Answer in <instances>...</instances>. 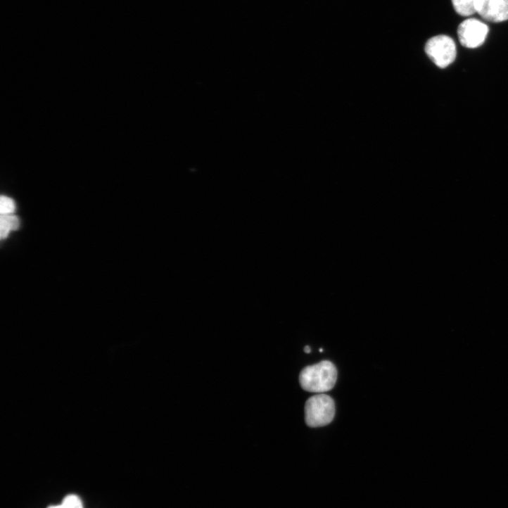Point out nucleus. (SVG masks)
<instances>
[{"label": "nucleus", "instance_id": "f257e3e1", "mask_svg": "<svg viewBox=\"0 0 508 508\" xmlns=\"http://www.w3.org/2000/svg\"><path fill=\"white\" fill-rule=\"evenodd\" d=\"M338 371L330 361L305 367L300 373L302 388L310 393H322L332 390L337 381Z\"/></svg>", "mask_w": 508, "mask_h": 508}, {"label": "nucleus", "instance_id": "f03ea898", "mask_svg": "<svg viewBox=\"0 0 508 508\" xmlns=\"http://www.w3.org/2000/svg\"><path fill=\"white\" fill-rule=\"evenodd\" d=\"M305 411V421L308 426L323 427L331 424L335 417V402L327 395H314L307 400Z\"/></svg>", "mask_w": 508, "mask_h": 508}, {"label": "nucleus", "instance_id": "7ed1b4c3", "mask_svg": "<svg viewBox=\"0 0 508 508\" xmlns=\"http://www.w3.org/2000/svg\"><path fill=\"white\" fill-rule=\"evenodd\" d=\"M425 52L433 63L440 68L448 67L455 61L457 56L454 41L445 35L430 39L426 44Z\"/></svg>", "mask_w": 508, "mask_h": 508}, {"label": "nucleus", "instance_id": "20e7f679", "mask_svg": "<svg viewBox=\"0 0 508 508\" xmlns=\"http://www.w3.org/2000/svg\"><path fill=\"white\" fill-rule=\"evenodd\" d=\"M488 33V26L476 19L464 21L457 30L462 46L471 49L481 46L485 42Z\"/></svg>", "mask_w": 508, "mask_h": 508}, {"label": "nucleus", "instance_id": "39448f33", "mask_svg": "<svg viewBox=\"0 0 508 508\" xmlns=\"http://www.w3.org/2000/svg\"><path fill=\"white\" fill-rule=\"evenodd\" d=\"M475 10L483 20L490 23L508 20V0H476Z\"/></svg>", "mask_w": 508, "mask_h": 508}, {"label": "nucleus", "instance_id": "423d86ee", "mask_svg": "<svg viewBox=\"0 0 508 508\" xmlns=\"http://www.w3.org/2000/svg\"><path fill=\"white\" fill-rule=\"evenodd\" d=\"M476 0H452L455 12L462 17H469L476 13Z\"/></svg>", "mask_w": 508, "mask_h": 508}, {"label": "nucleus", "instance_id": "0eeeda50", "mask_svg": "<svg viewBox=\"0 0 508 508\" xmlns=\"http://www.w3.org/2000/svg\"><path fill=\"white\" fill-rule=\"evenodd\" d=\"M48 508H84V506L81 498L72 494L66 496L61 504L52 505Z\"/></svg>", "mask_w": 508, "mask_h": 508}, {"label": "nucleus", "instance_id": "6e6552de", "mask_svg": "<svg viewBox=\"0 0 508 508\" xmlns=\"http://www.w3.org/2000/svg\"><path fill=\"white\" fill-rule=\"evenodd\" d=\"M16 205L15 201L5 196H2L0 198V212L1 215H11L15 212Z\"/></svg>", "mask_w": 508, "mask_h": 508}, {"label": "nucleus", "instance_id": "1a4fd4ad", "mask_svg": "<svg viewBox=\"0 0 508 508\" xmlns=\"http://www.w3.org/2000/svg\"><path fill=\"white\" fill-rule=\"evenodd\" d=\"M12 231L8 215H1L0 217V237L6 238Z\"/></svg>", "mask_w": 508, "mask_h": 508}, {"label": "nucleus", "instance_id": "9d476101", "mask_svg": "<svg viewBox=\"0 0 508 508\" xmlns=\"http://www.w3.org/2000/svg\"><path fill=\"white\" fill-rule=\"evenodd\" d=\"M10 224L11 225L12 230H17L20 226V221L19 218L13 215H8Z\"/></svg>", "mask_w": 508, "mask_h": 508}, {"label": "nucleus", "instance_id": "9b49d317", "mask_svg": "<svg viewBox=\"0 0 508 508\" xmlns=\"http://www.w3.org/2000/svg\"><path fill=\"white\" fill-rule=\"evenodd\" d=\"M305 352L307 354H310L311 353V348L310 346H306L305 348Z\"/></svg>", "mask_w": 508, "mask_h": 508}, {"label": "nucleus", "instance_id": "f8f14e48", "mask_svg": "<svg viewBox=\"0 0 508 508\" xmlns=\"http://www.w3.org/2000/svg\"><path fill=\"white\" fill-rule=\"evenodd\" d=\"M323 351H324L323 349H320L321 353H323Z\"/></svg>", "mask_w": 508, "mask_h": 508}]
</instances>
